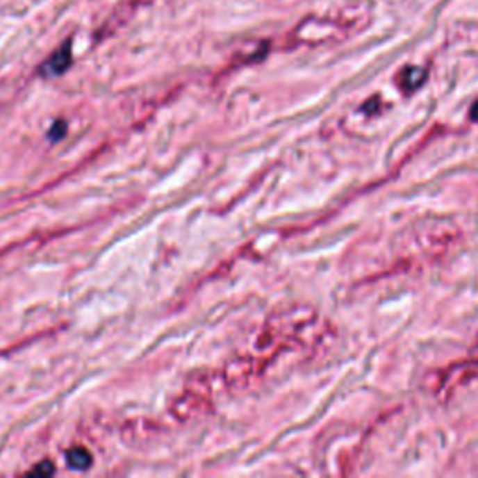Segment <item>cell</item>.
Instances as JSON below:
<instances>
[{"label":"cell","mask_w":478,"mask_h":478,"mask_svg":"<svg viewBox=\"0 0 478 478\" xmlns=\"http://www.w3.org/2000/svg\"><path fill=\"white\" fill-rule=\"evenodd\" d=\"M67 465L75 469V471H83V469H88L92 465V454L84 447H75L72 448L66 454Z\"/></svg>","instance_id":"obj_3"},{"label":"cell","mask_w":478,"mask_h":478,"mask_svg":"<svg viewBox=\"0 0 478 478\" xmlns=\"http://www.w3.org/2000/svg\"><path fill=\"white\" fill-rule=\"evenodd\" d=\"M54 472V465L51 463V461H43V463H40L38 467H34L32 471H30V475H38V477H49V475H53Z\"/></svg>","instance_id":"obj_5"},{"label":"cell","mask_w":478,"mask_h":478,"mask_svg":"<svg viewBox=\"0 0 478 478\" xmlns=\"http://www.w3.org/2000/svg\"><path fill=\"white\" fill-rule=\"evenodd\" d=\"M69 62H72V51H69V45H64V47L60 49V51H56V53L51 56V58L45 62L42 66V73L45 75V77H54V75H60V73H64L67 69V66H69Z\"/></svg>","instance_id":"obj_1"},{"label":"cell","mask_w":478,"mask_h":478,"mask_svg":"<svg viewBox=\"0 0 478 478\" xmlns=\"http://www.w3.org/2000/svg\"><path fill=\"white\" fill-rule=\"evenodd\" d=\"M66 131H67L66 122H56V124L49 129V138H51V140H60V138L66 135Z\"/></svg>","instance_id":"obj_4"},{"label":"cell","mask_w":478,"mask_h":478,"mask_svg":"<svg viewBox=\"0 0 478 478\" xmlns=\"http://www.w3.org/2000/svg\"><path fill=\"white\" fill-rule=\"evenodd\" d=\"M471 118L472 120H478V101L472 105V108H471Z\"/></svg>","instance_id":"obj_6"},{"label":"cell","mask_w":478,"mask_h":478,"mask_svg":"<svg viewBox=\"0 0 478 478\" xmlns=\"http://www.w3.org/2000/svg\"><path fill=\"white\" fill-rule=\"evenodd\" d=\"M425 79H426L425 69L409 66L400 73V86L404 90H407V92H413V90H417L420 84L425 83Z\"/></svg>","instance_id":"obj_2"}]
</instances>
